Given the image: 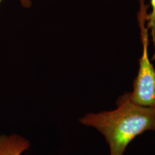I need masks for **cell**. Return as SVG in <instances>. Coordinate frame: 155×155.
Listing matches in <instances>:
<instances>
[{
    "instance_id": "obj_1",
    "label": "cell",
    "mask_w": 155,
    "mask_h": 155,
    "mask_svg": "<svg viewBox=\"0 0 155 155\" xmlns=\"http://www.w3.org/2000/svg\"><path fill=\"white\" fill-rule=\"evenodd\" d=\"M116 106L113 111L87 114L79 121L94 127L104 136L109 155H124L136 137L145 131H155V108L134 104L128 93L119 97Z\"/></svg>"
},
{
    "instance_id": "obj_3",
    "label": "cell",
    "mask_w": 155,
    "mask_h": 155,
    "mask_svg": "<svg viewBox=\"0 0 155 155\" xmlns=\"http://www.w3.org/2000/svg\"><path fill=\"white\" fill-rule=\"evenodd\" d=\"M30 147V141L19 134L0 135V155H22Z\"/></svg>"
},
{
    "instance_id": "obj_5",
    "label": "cell",
    "mask_w": 155,
    "mask_h": 155,
    "mask_svg": "<svg viewBox=\"0 0 155 155\" xmlns=\"http://www.w3.org/2000/svg\"><path fill=\"white\" fill-rule=\"evenodd\" d=\"M2 1L3 0H0V5H1ZM18 1L24 8H30L32 6V1L31 0H18Z\"/></svg>"
},
{
    "instance_id": "obj_2",
    "label": "cell",
    "mask_w": 155,
    "mask_h": 155,
    "mask_svg": "<svg viewBox=\"0 0 155 155\" xmlns=\"http://www.w3.org/2000/svg\"><path fill=\"white\" fill-rule=\"evenodd\" d=\"M139 11L137 15L142 54L139 59V70L133 83L132 92L128 93L129 100L134 104L155 108V68L149 57V30L147 28V15L149 5L145 0H139Z\"/></svg>"
},
{
    "instance_id": "obj_4",
    "label": "cell",
    "mask_w": 155,
    "mask_h": 155,
    "mask_svg": "<svg viewBox=\"0 0 155 155\" xmlns=\"http://www.w3.org/2000/svg\"><path fill=\"white\" fill-rule=\"evenodd\" d=\"M151 12L147 15V28L151 32L153 45L154 48V53L152 60H155V0H150Z\"/></svg>"
}]
</instances>
